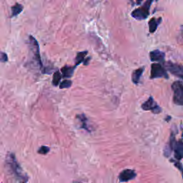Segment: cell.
<instances>
[{
    "label": "cell",
    "instance_id": "obj_24",
    "mask_svg": "<svg viewBox=\"0 0 183 183\" xmlns=\"http://www.w3.org/2000/svg\"><path fill=\"white\" fill-rule=\"evenodd\" d=\"M182 139H183V134H182Z\"/></svg>",
    "mask_w": 183,
    "mask_h": 183
},
{
    "label": "cell",
    "instance_id": "obj_7",
    "mask_svg": "<svg viewBox=\"0 0 183 183\" xmlns=\"http://www.w3.org/2000/svg\"><path fill=\"white\" fill-rule=\"evenodd\" d=\"M165 66L170 73L183 79V67L182 65L173 64L172 62H168Z\"/></svg>",
    "mask_w": 183,
    "mask_h": 183
},
{
    "label": "cell",
    "instance_id": "obj_4",
    "mask_svg": "<svg viewBox=\"0 0 183 183\" xmlns=\"http://www.w3.org/2000/svg\"><path fill=\"white\" fill-rule=\"evenodd\" d=\"M164 77L168 79V75L165 68L159 63H154L151 66V79Z\"/></svg>",
    "mask_w": 183,
    "mask_h": 183
},
{
    "label": "cell",
    "instance_id": "obj_23",
    "mask_svg": "<svg viewBox=\"0 0 183 183\" xmlns=\"http://www.w3.org/2000/svg\"><path fill=\"white\" fill-rule=\"evenodd\" d=\"M142 1H143V0H136V2H137V5H140L141 3L142 2Z\"/></svg>",
    "mask_w": 183,
    "mask_h": 183
},
{
    "label": "cell",
    "instance_id": "obj_6",
    "mask_svg": "<svg viewBox=\"0 0 183 183\" xmlns=\"http://www.w3.org/2000/svg\"><path fill=\"white\" fill-rule=\"evenodd\" d=\"M30 45H31L32 50L33 53H34V58H35L36 61L38 62L40 68H41V69H42L43 65H42V63L41 58H40V46H39L38 42H37V41L36 40V39L34 38L32 36H30Z\"/></svg>",
    "mask_w": 183,
    "mask_h": 183
},
{
    "label": "cell",
    "instance_id": "obj_13",
    "mask_svg": "<svg viewBox=\"0 0 183 183\" xmlns=\"http://www.w3.org/2000/svg\"><path fill=\"white\" fill-rule=\"evenodd\" d=\"M77 119L79 120V122H81L80 128L84 129V130H87V132H90L89 127H88V122H87V118L85 114H78L77 115Z\"/></svg>",
    "mask_w": 183,
    "mask_h": 183
},
{
    "label": "cell",
    "instance_id": "obj_16",
    "mask_svg": "<svg viewBox=\"0 0 183 183\" xmlns=\"http://www.w3.org/2000/svg\"><path fill=\"white\" fill-rule=\"evenodd\" d=\"M87 54V51H84V52H79L77 55L76 58H75V66H77L79 64L84 62L85 56Z\"/></svg>",
    "mask_w": 183,
    "mask_h": 183
},
{
    "label": "cell",
    "instance_id": "obj_10",
    "mask_svg": "<svg viewBox=\"0 0 183 183\" xmlns=\"http://www.w3.org/2000/svg\"><path fill=\"white\" fill-rule=\"evenodd\" d=\"M149 57H150L151 61L152 62H163L165 61V53L158 49L152 51L149 54Z\"/></svg>",
    "mask_w": 183,
    "mask_h": 183
},
{
    "label": "cell",
    "instance_id": "obj_8",
    "mask_svg": "<svg viewBox=\"0 0 183 183\" xmlns=\"http://www.w3.org/2000/svg\"><path fill=\"white\" fill-rule=\"evenodd\" d=\"M137 177V174L133 170L126 169L120 172L119 175V180L121 182H128V181L134 180Z\"/></svg>",
    "mask_w": 183,
    "mask_h": 183
},
{
    "label": "cell",
    "instance_id": "obj_19",
    "mask_svg": "<svg viewBox=\"0 0 183 183\" xmlns=\"http://www.w3.org/2000/svg\"><path fill=\"white\" fill-rule=\"evenodd\" d=\"M49 152V147L47 146H42L38 149V153L41 155H46Z\"/></svg>",
    "mask_w": 183,
    "mask_h": 183
},
{
    "label": "cell",
    "instance_id": "obj_9",
    "mask_svg": "<svg viewBox=\"0 0 183 183\" xmlns=\"http://www.w3.org/2000/svg\"><path fill=\"white\" fill-rule=\"evenodd\" d=\"M173 149L175 151V157L180 160L183 157V142L182 140L174 142Z\"/></svg>",
    "mask_w": 183,
    "mask_h": 183
},
{
    "label": "cell",
    "instance_id": "obj_14",
    "mask_svg": "<svg viewBox=\"0 0 183 183\" xmlns=\"http://www.w3.org/2000/svg\"><path fill=\"white\" fill-rule=\"evenodd\" d=\"M162 21V18L159 19H155L152 18L149 20V32L153 33L156 31L158 25L159 24V23Z\"/></svg>",
    "mask_w": 183,
    "mask_h": 183
},
{
    "label": "cell",
    "instance_id": "obj_20",
    "mask_svg": "<svg viewBox=\"0 0 183 183\" xmlns=\"http://www.w3.org/2000/svg\"><path fill=\"white\" fill-rule=\"evenodd\" d=\"M8 60V57H7V54L4 52H1V62H6Z\"/></svg>",
    "mask_w": 183,
    "mask_h": 183
},
{
    "label": "cell",
    "instance_id": "obj_3",
    "mask_svg": "<svg viewBox=\"0 0 183 183\" xmlns=\"http://www.w3.org/2000/svg\"><path fill=\"white\" fill-rule=\"evenodd\" d=\"M173 91V102L178 105H183V83L180 81H176L172 85Z\"/></svg>",
    "mask_w": 183,
    "mask_h": 183
},
{
    "label": "cell",
    "instance_id": "obj_5",
    "mask_svg": "<svg viewBox=\"0 0 183 183\" xmlns=\"http://www.w3.org/2000/svg\"><path fill=\"white\" fill-rule=\"evenodd\" d=\"M142 109L144 110H151L155 114H159L162 111V109L155 102L153 97H149L145 102L142 104Z\"/></svg>",
    "mask_w": 183,
    "mask_h": 183
},
{
    "label": "cell",
    "instance_id": "obj_12",
    "mask_svg": "<svg viewBox=\"0 0 183 183\" xmlns=\"http://www.w3.org/2000/svg\"><path fill=\"white\" fill-rule=\"evenodd\" d=\"M144 70H145V67H141L133 72V75H132V80H133V83L135 85L139 83V80H140L141 76H142Z\"/></svg>",
    "mask_w": 183,
    "mask_h": 183
},
{
    "label": "cell",
    "instance_id": "obj_22",
    "mask_svg": "<svg viewBox=\"0 0 183 183\" xmlns=\"http://www.w3.org/2000/svg\"><path fill=\"white\" fill-rule=\"evenodd\" d=\"M90 60V57H88L86 59H85V61H84V65H87L88 63H89V61Z\"/></svg>",
    "mask_w": 183,
    "mask_h": 183
},
{
    "label": "cell",
    "instance_id": "obj_11",
    "mask_svg": "<svg viewBox=\"0 0 183 183\" xmlns=\"http://www.w3.org/2000/svg\"><path fill=\"white\" fill-rule=\"evenodd\" d=\"M75 67H70V66H65L61 69V72H62V77L65 78H70L73 76L74 72H75Z\"/></svg>",
    "mask_w": 183,
    "mask_h": 183
},
{
    "label": "cell",
    "instance_id": "obj_2",
    "mask_svg": "<svg viewBox=\"0 0 183 183\" xmlns=\"http://www.w3.org/2000/svg\"><path fill=\"white\" fill-rule=\"evenodd\" d=\"M153 0H147L142 7L136 9L132 12V16L137 20H145L149 14V8Z\"/></svg>",
    "mask_w": 183,
    "mask_h": 183
},
{
    "label": "cell",
    "instance_id": "obj_17",
    "mask_svg": "<svg viewBox=\"0 0 183 183\" xmlns=\"http://www.w3.org/2000/svg\"><path fill=\"white\" fill-rule=\"evenodd\" d=\"M62 79V75L59 71H57L54 73L53 79H52V85L54 86H57L60 83V80Z\"/></svg>",
    "mask_w": 183,
    "mask_h": 183
},
{
    "label": "cell",
    "instance_id": "obj_18",
    "mask_svg": "<svg viewBox=\"0 0 183 183\" xmlns=\"http://www.w3.org/2000/svg\"><path fill=\"white\" fill-rule=\"evenodd\" d=\"M71 85H72V81L69 80V79H65L59 84V88L60 89H66V88L70 87Z\"/></svg>",
    "mask_w": 183,
    "mask_h": 183
},
{
    "label": "cell",
    "instance_id": "obj_15",
    "mask_svg": "<svg viewBox=\"0 0 183 183\" xmlns=\"http://www.w3.org/2000/svg\"><path fill=\"white\" fill-rule=\"evenodd\" d=\"M23 9V6L20 4H15L11 7V17H16L22 12Z\"/></svg>",
    "mask_w": 183,
    "mask_h": 183
},
{
    "label": "cell",
    "instance_id": "obj_1",
    "mask_svg": "<svg viewBox=\"0 0 183 183\" xmlns=\"http://www.w3.org/2000/svg\"><path fill=\"white\" fill-rule=\"evenodd\" d=\"M6 163L7 168L16 182L17 183H27L28 182V176L24 172L22 168L16 159L14 154L10 153L7 155Z\"/></svg>",
    "mask_w": 183,
    "mask_h": 183
},
{
    "label": "cell",
    "instance_id": "obj_21",
    "mask_svg": "<svg viewBox=\"0 0 183 183\" xmlns=\"http://www.w3.org/2000/svg\"><path fill=\"white\" fill-rule=\"evenodd\" d=\"M174 164H175V166H176L178 168H179L181 172H182V177H183V168H182V165H181V164L179 162H174Z\"/></svg>",
    "mask_w": 183,
    "mask_h": 183
}]
</instances>
